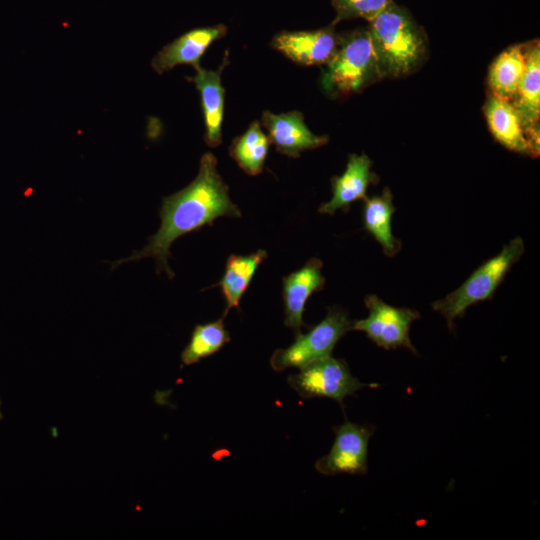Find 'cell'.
<instances>
[{"mask_svg":"<svg viewBox=\"0 0 540 540\" xmlns=\"http://www.w3.org/2000/svg\"><path fill=\"white\" fill-rule=\"evenodd\" d=\"M161 225L149 237L147 245L132 255L112 262L111 269L120 264L151 257L156 261L157 272L164 271L172 279L169 267L170 247L179 237L212 225L219 217H240L241 212L231 200L229 189L217 170L215 156L205 153L195 179L180 191L164 197L159 211Z\"/></svg>","mask_w":540,"mask_h":540,"instance_id":"obj_1","label":"cell"},{"mask_svg":"<svg viewBox=\"0 0 540 540\" xmlns=\"http://www.w3.org/2000/svg\"><path fill=\"white\" fill-rule=\"evenodd\" d=\"M367 30L381 79L407 76L424 63L428 52L425 32L394 1L369 21Z\"/></svg>","mask_w":540,"mask_h":540,"instance_id":"obj_2","label":"cell"},{"mask_svg":"<svg viewBox=\"0 0 540 540\" xmlns=\"http://www.w3.org/2000/svg\"><path fill=\"white\" fill-rule=\"evenodd\" d=\"M326 65L321 84L334 97L360 92L381 79L367 29L340 35L339 46Z\"/></svg>","mask_w":540,"mask_h":540,"instance_id":"obj_3","label":"cell"},{"mask_svg":"<svg viewBox=\"0 0 540 540\" xmlns=\"http://www.w3.org/2000/svg\"><path fill=\"white\" fill-rule=\"evenodd\" d=\"M523 252L522 238L511 240L496 256L479 266L456 290L433 302L432 308L446 319L448 328L453 330L455 319L462 317L468 307L493 297Z\"/></svg>","mask_w":540,"mask_h":540,"instance_id":"obj_4","label":"cell"},{"mask_svg":"<svg viewBox=\"0 0 540 540\" xmlns=\"http://www.w3.org/2000/svg\"><path fill=\"white\" fill-rule=\"evenodd\" d=\"M353 321L345 310L333 306L326 317L307 333L295 335L294 342L285 349H277L270 358L274 371L290 367L303 368L315 361L331 356L337 342L350 330Z\"/></svg>","mask_w":540,"mask_h":540,"instance_id":"obj_5","label":"cell"},{"mask_svg":"<svg viewBox=\"0 0 540 540\" xmlns=\"http://www.w3.org/2000/svg\"><path fill=\"white\" fill-rule=\"evenodd\" d=\"M288 384L304 399L326 397L337 401L344 409V399L365 387L377 384L362 383L354 377L345 360L332 356L315 361L292 374Z\"/></svg>","mask_w":540,"mask_h":540,"instance_id":"obj_6","label":"cell"},{"mask_svg":"<svg viewBox=\"0 0 540 540\" xmlns=\"http://www.w3.org/2000/svg\"><path fill=\"white\" fill-rule=\"evenodd\" d=\"M364 302L369 315L353 321L352 330L365 332L372 342L386 350L405 347L417 353L409 336L411 324L420 318L417 311L391 306L376 295L366 296Z\"/></svg>","mask_w":540,"mask_h":540,"instance_id":"obj_7","label":"cell"},{"mask_svg":"<svg viewBox=\"0 0 540 540\" xmlns=\"http://www.w3.org/2000/svg\"><path fill=\"white\" fill-rule=\"evenodd\" d=\"M333 431L335 440L331 450L316 462V470L327 476L366 474L368 444L375 427L346 420L342 425L333 427Z\"/></svg>","mask_w":540,"mask_h":540,"instance_id":"obj_8","label":"cell"},{"mask_svg":"<svg viewBox=\"0 0 540 540\" xmlns=\"http://www.w3.org/2000/svg\"><path fill=\"white\" fill-rule=\"evenodd\" d=\"M525 71L510 101L517 111L533 150L539 155L540 46L538 40L523 44Z\"/></svg>","mask_w":540,"mask_h":540,"instance_id":"obj_9","label":"cell"},{"mask_svg":"<svg viewBox=\"0 0 540 540\" xmlns=\"http://www.w3.org/2000/svg\"><path fill=\"white\" fill-rule=\"evenodd\" d=\"M340 43L333 26L314 31L282 32L272 40V47L293 62L303 65L327 64Z\"/></svg>","mask_w":540,"mask_h":540,"instance_id":"obj_10","label":"cell"},{"mask_svg":"<svg viewBox=\"0 0 540 540\" xmlns=\"http://www.w3.org/2000/svg\"><path fill=\"white\" fill-rule=\"evenodd\" d=\"M262 123L276 150L289 157L296 158L301 152L321 147L328 142L327 136L316 135L307 127L302 113L298 111L282 114L265 111Z\"/></svg>","mask_w":540,"mask_h":540,"instance_id":"obj_11","label":"cell"},{"mask_svg":"<svg viewBox=\"0 0 540 540\" xmlns=\"http://www.w3.org/2000/svg\"><path fill=\"white\" fill-rule=\"evenodd\" d=\"M322 267L320 259L311 258L302 268L283 278L284 325L292 329L295 335L306 326L303 313L307 300L325 284Z\"/></svg>","mask_w":540,"mask_h":540,"instance_id":"obj_12","label":"cell"},{"mask_svg":"<svg viewBox=\"0 0 540 540\" xmlns=\"http://www.w3.org/2000/svg\"><path fill=\"white\" fill-rule=\"evenodd\" d=\"M226 31L224 25L193 29L165 45L152 59V68L159 74L179 64H190L197 70L204 52Z\"/></svg>","mask_w":540,"mask_h":540,"instance_id":"obj_13","label":"cell"},{"mask_svg":"<svg viewBox=\"0 0 540 540\" xmlns=\"http://www.w3.org/2000/svg\"><path fill=\"white\" fill-rule=\"evenodd\" d=\"M371 166L366 154H351L343 174L331 179L332 197L320 205L319 213L333 215L339 209L347 211L351 203L364 200L368 186L375 181Z\"/></svg>","mask_w":540,"mask_h":540,"instance_id":"obj_14","label":"cell"},{"mask_svg":"<svg viewBox=\"0 0 540 540\" xmlns=\"http://www.w3.org/2000/svg\"><path fill=\"white\" fill-rule=\"evenodd\" d=\"M484 114L493 137L513 152L537 157L526 136L522 121L513 105L492 94L484 105Z\"/></svg>","mask_w":540,"mask_h":540,"instance_id":"obj_15","label":"cell"},{"mask_svg":"<svg viewBox=\"0 0 540 540\" xmlns=\"http://www.w3.org/2000/svg\"><path fill=\"white\" fill-rule=\"evenodd\" d=\"M224 65L218 70H205L201 67L196 70L193 82L201 96L202 110L205 122V142L210 147L220 145L222 141V122L224 115V88L221 83V72Z\"/></svg>","mask_w":540,"mask_h":540,"instance_id":"obj_16","label":"cell"},{"mask_svg":"<svg viewBox=\"0 0 540 540\" xmlns=\"http://www.w3.org/2000/svg\"><path fill=\"white\" fill-rule=\"evenodd\" d=\"M395 211L393 195L388 188H385L381 195L364 199V228L382 246L384 254L390 257L401 249V242L392 233V217Z\"/></svg>","mask_w":540,"mask_h":540,"instance_id":"obj_17","label":"cell"},{"mask_svg":"<svg viewBox=\"0 0 540 540\" xmlns=\"http://www.w3.org/2000/svg\"><path fill=\"white\" fill-rule=\"evenodd\" d=\"M267 258V252L259 249L249 255H230L226 261L220 286L225 298L226 308L223 317L232 308L239 309L240 300L247 290L257 268Z\"/></svg>","mask_w":540,"mask_h":540,"instance_id":"obj_18","label":"cell"},{"mask_svg":"<svg viewBox=\"0 0 540 540\" xmlns=\"http://www.w3.org/2000/svg\"><path fill=\"white\" fill-rule=\"evenodd\" d=\"M523 44L510 46L493 61L488 72L490 94L511 101L525 71Z\"/></svg>","mask_w":540,"mask_h":540,"instance_id":"obj_19","label":"cell"},{"mask_svg":"<svg viewBox=\"0 0 540 540\" xmlns=\"http://www.w3.org/2000/svg\"><path fill=\"white\" fill-rule=\"evenodd\" d=\"M269 144V138L255 121L233 141L229 152L245 173L255 176L262 172Z\"/></svg>","mask_w":540,"mask_h":540,"instance_id":"obj_20","label":"cell"},{"mask_svg":"<svg viewBox=\"0 0 540 540\" xmlns=\"http://www.w3.org/2000/svg\"><path fill=\"white\" fill-rule=\"evenodd\" d=\"M230 340L223 316L215 322L196 325L181 353V361L185 366L195 364L219 351Z\"/></svg>","mask_w":540,"mask_h":540,"instance_id":"obj_21","label":"cell"},{"mask_svg":"<svg viewBox=\"0 0 540 540\" xmlns=\"http://www.w3.org/2000/svg\"><path fill=\"white\" fill-rule=\"evenodd\" d=\"M393 0H332L336 12L335 22L363 18L368 22L384 10Z\"/></svg>","mask_w":540,"mask_h":540,"instance_id":"obj_22","label":"cell"},{"mask_svg":"<svg viewBox=\"0 0 540 540\" xmlns=\"http://www.w3.org/2000/svg\"><path fill=\"white\" fill-rule=\"evenodd\" d=\"M3 415H2V412H1V399H0V420L2 419Z\"/></svg>","mask_w":540,"mask_h":540,"instance_id":"obj_23","label":"cell"}]
</instances>
